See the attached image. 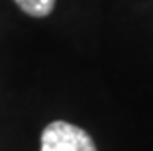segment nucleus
<instances>
[{"mask_svg": "<svg viewBox=\"0 0 153 151\" xmlns=\"http://www.w3.org/2000/svg\"><path fill=\"white\" fill-rule=\"evenodd\" d=\"M39 151H96V145L86 129L63 120H55L41 132Z\"/></svg>", "mask_w": 153, "mask_h": 151, "instance_id": "1", "label": "nucleus"}, {"mask_svg": "<svg viewBox=\"0 0 153 151\" xmlns=\"http://www.w3.org/2000/svg\"><path fill=\"white\" fill-rule=\"evenodd\" d=\"M24 14L32 18H45L55 8V0H14Z\"/></svg>", "mask_w": 153, "mask_h": 151, "instance_id": "2", "label": "nucleus"}]
</instances>
